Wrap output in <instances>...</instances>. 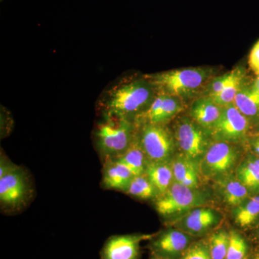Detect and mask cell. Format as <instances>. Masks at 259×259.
Returning <instances> with one entry per match:
<instances>
[{
	"label": "cell",
	"instance_id": "cell-1",
	"mask_svg": "<svg viewBox=\"0 0 259 259\" xmlns=\"http://www.w3.org/2000/svg\"><path fill=\"white\" fill-rule=\"evenodd\" d=\"M158 92L146 74L122 79L106 88L97 102L101 116L136 120L149 108Z\"/></svg>",
	"mask_w": 259,
	"mask_h": 259
},
{
	"label": "cell",
	"instance_id": "cell-2",
	"mask_svg": "<svg viewBox=\"0 0 259 259\" xmlns=\"http://www.w3.org/2000/svg\"><path fill=\"white\" fill-rule=\"evenodd\" d=\"M146 76L156 87L158 93L178 97L185 101L197 95L201 96L207 83L214 77V72L212 68L194 67Z\"/></svg>",
	"mask_w": 259,
	"mask_h": 259
},
{
	"label": "cell",
	"instance_id": "cell-3",
	"mask_svg": "<svg viewBox=\"0 0 259 259\" xmlns=\"http://www.w3.org/2000/svg\"><path fill=\"white\" fill-rule=\"evenodd\" d=\"M138 125L134 121L101 116L94 130L95 148L102 162L120 157L134 141Z\"/></svg>",
	"mask_w": 259,
	"mask_h": 259
},
{
	"label": "cell",
	"instance_id": "cell-4",
	"mask_svg": "<svg viewBox=\"0 0 259 259\" xmlns=\"http://www.w3.org/2000/svg\"><path fill=\"white\" fill-rule=\"evenodd\" d=\"M209 198L210 194L204 190L174 182L169 188L155 200V208L163 217H175L205 205Z\"/></svg>",
	"mask_w": 259,
	"mask_h": 259
},
{
	"label": "cell",
	"instance_id": "cell-5",
	"mask_svg": "<svg viewBox=\"0 0 259 259\" xmlns=\"http://www.w3.org/2000/svg\"><path fill=\"white\" fill-rule=\"evenodd\" d=\"M171 131L179 153L199 166L213 142L210 134L194 122L190 116L177 119Z\"/></svg>",
	"mask_w": 259,
	"mask_h": 259
},
{
	"label": "cell",
	"instance_id": "cell-6",
	"mask_svg": "<svg viewBox=\"0 0 259 259\" xmlns=\"http://www.w3.org/2000/svg\"><path fill=\"white\" fill-rule=\"evenodd\" d=\"M240 151L236 144L213 141L199 163V174L204 180H218L230 176L238 166Z\"/></svg>",
	"mask_w": 259,
	"mask_h": 259
},
{
	"label": "cell",
	"instance_id": "cell-7",
	"mask_svg": "<svg viewBox=\"0 0 259 259\" xmlns=\"http://www.w3.org/2000/svg\"><path fill=\"white\" fill-rule=\"evenodd\" d=\"M140 142L148 161H171L176 155V144L171 130L166 125H138Z\"/></svg>",
	"mask_w": 259,
	"mask_h": 259
},
{
	"label": "cell",
	"instance_id": "cell-8",
	"mask_svg": "<svg viewBox=\"0 0 259 259\" xmlns=\"http://www.w3.org/2000/svg\"><path fill=\"white\" fill-rule=\"evenodd\" d=\"M31 195L30 181L20 166L0 178L2 208L10 211L18 210L26 204Z\"/></svg>",
	"mask_w": 259,
	"mask_h": 259
},
{
	"label": "cell",
	"instance_id": "cell-9",
	"mask_svg": "<svg viewBox=\"0 0 259 259\" xmlns=\"http://www.w3.org/2000/svg\"><path fill=\"white\" fill-rule=\"evenodd\" d=\"M250 124L234 104L222 107L219 120L210 132L213 141L238 144L244 141L249 133Z\"/></svg>",
	"mask_w": 259,
	"mask_h": 259
},
{
	"label": "cell",
	"instance_id": "cell-10",
	"mask_svg": "<svg viewBox=\"0 0 259 259\" xmlns=\"http://www.w3.org/2000/svg\"><path fill=\"white\" fill-rule=\"evenodd\" d=\"M222 220V215L217 210L202 206L182 214L172 225L190 236L198 237L217 228Z\"/></svg>",
	"mask_w": 259,
	"mask_h": 259
},
{
	"label": "cell",
	"instance_id": "cell-11",
	"mask_svg": "<svg viewBox=\"0 0 259 259\" xmlns=\"http://www.w3.org/2000/svg\"><path fill=\"white\" fill-rule=\"evenodd\" d=\"M193 236L177 228H170L151 238L152 254L166 259L181 258L192 244Z\"/></svg>",
	"mask_w": 259,
	"mask_h": 259
},
{
	"label": "cell",
	"instance_id": "cell-12",
	"mask_svg": "<svg viewBox=\"0 0 259 259\" xmlns=\"http://www.w3.org/2000/svg\"><path fill=\"white\" fill-rule=\"evenodd\" d=\"M185 108L184 101L178 97L158 93L149 108L136 120L137 125L144 124L166 125Z\"/></svg>",
	"mask_w": 259,
	"mask_h": 259
},
{
	"label": "cell",
	"instance_id": "cell-13",
	"mask_svg": "<svg viewBox=\"0 0 259 259\" xmlns=\"http://www.w3.org/2000/svg\"><path fill=\"white\" fill-rule=\"evenodd\" d=\"M154 235L131 234L112 236L105 242L100 259H139L140 243L151 240Z\"/></svg>",
	"mask_w": 259,
	"mask_h": 259
},
{
	"label": "cell",
	"instance_id": "cell-14",
	"mask_svg": "<svg viewBox=\"0 0 259 259\" xmlns=\"http://www.w3.org/2000/svg\"><path fill=\"white\" fill-rule=\"evenodd\" d=\"M222 107L219 106L211 97L199 96L191 105L190 117L210 134L219 120Z\"/></svg>",
	"mask_w": 259,
	"mask_h": 259
},
{
	"label": "cell",
	"instance_id": "cell-15",
	"mask_svg": "<svg viewBox=\"0 0 259 259\" xmlns=\"http://www.w3.org/2000/svg\"><path fill=\"white\" fill-rule=\"evenodd\" d=\"M134 177L131 170L117 160L103 162L102 186L105 190L126 192Z\"/></svg>",
	"mask_w": 259,
	"mask_h": 259
},
{
	"label": "cell",
	"instance_id": "cell-16",
	"mask_svg": "<svg viewBox=\"0 0 259 259\" xmlns=\"http://www.w3.org/2000/svg\"><path fill=\"white\" fill-rule=\"evenodd\" d=\"M214 182L216 190L223 202L232 208L236 207L249 197V191L236 176L230 175Z\"/></svg>",
	"mask_w": 259,
	"mask_h": 259
},
{
	"label": "cell",
	"instance_id": "cell-17",
	"mask_svg": "<svg viewBox=\"0 0 259 259\" xmlns=\"http://www.w3.org/2000/svg\"><path fill=\"white\" fill-rule=\"evenodd\" d=\"M174 182L192 188H199L200 174L199 166L182 155H175L171 161Z\"/></svg>",
	"mask_w": 259,
	"mask_h": 259
},
{
	"label": "cell",
	"instance_id": "cell-18",
	"mask_svg": "<svg viewBox=\"0 0 259 259\" xmlns=\"http://www.w3.org/2000/svg\"><path fill=\"white\" fill-rule=\"evenodd\" d=\"M238 110L249 121L250 126H259V98L247 83L236 95L233 102Z\"/></svg>",
	"mask_w": 259,
	"mask_h": 259
},
{
	"label": "cell",
	"instance_id": "cell-19",
	"mask_svg": "<svg viewBox=\"0 0 259 259\" xmlns=\"http://www.w3.org/2000/svg\"><path fill=\"white\" fill-rule=\"evenodd\" d=\"M116 160L127 166L134 176H138L145 173L148 159L141 146L138 131L134 141L130 145L127 149L121 155L120 157L116 158Z\"/></svg>",
	"mask_w": 259,
	"mask_h": 259
},
{
	"label": "cell",
	"instance_id": "cell-20",
	"mask_svg": "<svg viewBox=\"0 0 259 259\" xmlns=\"http://www.w3.org/2000/svg\"><path fill=\"white\" fill-rule=\"evenodd\" d=\"M236 178L248 189L250 193L259 192V158L249 154L238 165Z\"/></svg>",
	"mask_w": 259,
	"mask_h": 259
},
{
	"label": "cell",
	"instance_id": "cell-21",
	"mask_svg": "<svg viewBox=\"0 0 259 259\" xmlns=\"http://www.w3.org/2000/svg\"><path fill=\"white\" fill-rule=\"evenodd\" d=\"M145 174L157 189L159 195L164 193L174 182L171 161H148Z\"/></svg>",
	"mask_w": 259,
	"mask_h": 259
},
{
	"label": "cell",
	"instance_id": "cell-22",
	"mask_svg": "<svg viewBox=\"0 0 259 259\" xmlns=\"http://www.w3.org/2000/svg\"><path fill=\"white\" fill-rule=\"evenodd\" d=\"M235 223L241 228H248L259 218V194L248 197L232 209Z\"/></svg>",
	"mask_w": 259,
	"mask_h": 259
},
{
	"label": "cell",
	"instance_id": "cell-23",
	"mask_svg": "<svg viewBox=\"0 0 259 259\" xmlns=\"http://www.w3.org/2000/svg\"><path fill=\"white\" fill-rule=\"evenodd\" d=\"M125 193L143 200L156 199L159 196L157 189L145 173L134 177Z\"/></svg>",
	"mask_w": 259,
	"mask_h": 259
},
{
	"label": "cell",
	"instance_id": "cell-24",
	"mask_svg": "<svg viewBox=\"0 0 259 259\" xmlns=\"http://www.w3.org/2000/svg\"><path fill=\"white\" fill-rule=\"evenodd\" d=\"M248 83L247 81V74L245 69L241 74L230 83L221 93L216 96L212 97L213 100L218 104L219 106L225 107L231 105L234 102L236 95L241 91L242 88Z\"/></svg>",
	"mask_w": 259,
	"mask_h": 259
},
{
	"label": "cell",
	"instance_id": "cell-25",
	"mask_svg": "<svg viewBox=\"0 0 259 259\" xmlns=\"http://www.w3.org/2000/svg\"><path fill=\"white\" fill-rule=\"evenodd\" d=\"M244 70V68L238 66L222 76H214L207 83L202 95L211 97L216 96L218 94L221 93L230 83L236 79L238 75L241 74Z\"/></svg>",
	"mask_w": 259,
	"mask_h": 259
},
{
	"label": "cell",
	"instance_id": "cell-26",
	"mask_svg": "<svg viewBox=\"0 0 259 259\" xmlns=\"http://www.w3.org/2000/svg\"><path fill=\"white\" fill-rule=\"evenodd\" d=\"M229 240V232L226 230L213 233L207 241L212 259H226Z\"/></svg>",
	"mask_w": 259,
	"mask_h": 259
},
{
	"label": "cell",
	"instance_id": "cell-27",
	"mask_svg": "<svg viewBox=\"0 0 259 259\" xmlns=\"http://www.w3.org/2000/svg\"><path fill=\"white\" fill-rule=\"evenodd\" d=\"M230 240L226 259H245L248 251V245L243 237L238 232H229Z\"/></svg>",
	"mask_w": 259,
	"mask_h": 259
},
{
	"label": "cell",
	"instance_id": "cell-28",
	"mask_svg": "<svg viewBox=\"0 0 259 259\" xmlns=\"http://www.w3.org/2000/svg\"><path fill=\"white\" fill-rule=\"evenodd\" d=\"M180 259H212L207 242L200 241L192 243Z\"/></svg>",
	"mask_w": 259,
	"mask_h": 259
},
{
	"label": "cell",
	"instance_id": "cell-29",
	"mask_svg": "<svg viewBox=\"0 0 259 259\" xmlns=\"http://www.w3.org/2000/svg\"><path fill=\"white\" fill-rule=\"evenodd\" d=\"M248 64L252 71L256 75H259V40L255 42L250 51L248 57Z\"/></svg>",
	"mask_w": 259,
	"mask_h": 259
},
{
	"label": "cell",
	"instance_id": "cell-30",
	"mask_svg": "<svg viewBox=\"0 0 259 259\" xmlns=\"http://www.w3.org/2000/svg\"><path fill=\"white\" fill-rule=\"evenodd\" d=\"M18 166L13 164L5 155L1 154V163H0V178L10 173Z\"/></svg>",
	"mask_w": 259,
	"mask_h": 259
},
{
	"label": "cell",
	"instance_id": "cell-31",
	"mask_svg": "<svg viewBox=\"0 0 259 259\" xmlns=\"http://www.w3.org/2000/svg\"><path fill=\"white\" fill-rule=\"evenodd\" d=\"M250 143L253 153L259 158V135L252 138Z\"/></svg>",
	"mask_w": 259,
	"mask_h": 259
},
{
	"label": "cell",
	"instance_id": "cell-32",
	"mask_svg": "<svg viewBox=\"0 0 259 259\" xmlns=\"http://www.w3.org/2000/svg\"><path fill=\"white\" fill-rule=\"evenodd\" d=\"M251 87L253 91L256 94L257 96L259 98V75H257V77L255 78L254 81L251 83Z\"/></svg>",
	"mask_w": 259,
	"mask_h": 259
},
{
	"label": "cell",
	"instance_id": "cell-33",
	"mask_svg": "<svg viewBox=\"0 0 259 259\" xmlns=\"http://www.w3.org/2000/svg\"><path fill=\"white\" fill-rule=\"evenodd\" d=\"M151 259H166V258H163V257L158 256V255L152 254V255H151Z\"/></svg>",
	"mask_w": 259,
	"mask_h": 259
},
{
	"label": "cell",
	"instance_id": "cell-34",
	"mask_svg": "<svg viewBox=\"0 0 259 259\" xmlns=\"http://www.w3.org/2000/svg\"><path fill=\"white\" fill-rule=\"evenodd\" d=\"M254 259H259V253L255 255Z\"/></svg>",
	"mask_w": 259,
	"mask_h": 259
},
{
	"label": "cell",
	"instance_id": "cell-35",
	"mask_svg": "<svg viewBox=\"0 0 259 259\" xmlns=\"http://www.w3.org/2000/svg\"><path fill=\"white\" fill-rule=\"evenodd\" d=\"M258 234H259V229H258Z\"/></svg>",
	"mask_w": 259,
	"mask_h": 259
}]
</instances>
